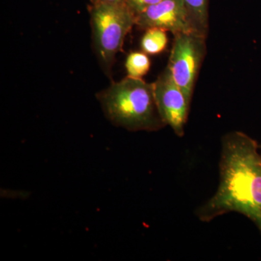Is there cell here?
Returning a JSON list of instances; mask_svg holds the SVG:
<instances>
[{
  "instance_id": "277c9868",
  "label": "cell",
  "mask_w": 261,
  "mask_h": 261,
  "mask_svg": "<svg viewBox=\"0 0 261 261\" xmlns=\"http://www.w3.org/2000/svg\"><path fill=\"white\" fill-rule=\"evenodd\" d=\"M207 37L193 32L174 35L167 68L191 103L196 81L207 53Z\"/></svg>"
},
{
  "instance_id": "9c48e42d",
  "label": "cell",
  "mask_w": 261,
  "mask_h": 261,
  "mask_svg": "<svg viewBox=\"0 0 261 261\" xmlns=\"http://www.w3.org/2000/svg\"><path fill=\"white\" fill-rule=\"evenodd\" d=\"M150 60L144 51H133L127 57L125 68L128 76L142 79L150 68Z\"/></svg>"
},
{
  "instance_id": "3957f363",
  "label": "cell",
  "mask_w": 261,
  "mask_h": 261,
  "mask_svg": "<svg viewBox=\"0 0 261 261\" xmlns=\"http://www.w3.org/2000/svg\"><path fill=\"white\" fill-rule=\"evenodd\" d=\"M94 49L108 75L117 53L123 48L127 34L136 25V16L126 4L96 3L90 10Z\"/></svg>"
},
{
  "instance_id": "30bf717a",
  "label": "cell",
  "mask_w": 261,
  "mask_h": 261,
  "mask_svg": "<svg viewBox=\"0 0 261 261\" xmlns=\"http://www.w3.org/2000/svg\"><path fill=\"white\" fill-rule=\"evenodd\" d=\"M161 1L162 0H126V5L135 16H137L146 8Z\"/></svg>"
},
{
  "instance_id": "ba28073f",
  "label": "cell",
  "mask_w": 261,
  "mask_h": 261,
  "mask_svg": "<svg viewBox=\"0 0 261 261\" xmlns=\"http://www.w3.org/2000/svg\"><path fill=\"white\" fill-rule=\"evenodd\" d=\"M166 31L152 28L145 31L141 40L142 51L148 55H158L163 53L167 47L168 39Z\"/></svg>"
},
{
  "instance_id": "5b68a950",
  "label": "cell",
  "mask_w": 261,
  "mask_h": 261,
  "mask_svg": "<svg viewBox=\"0 0 261 261\" xmlns=\"http://www.w3.org/2000/svg\"><path fill=\"white\" fill-rule=\"evenodd\" d=\"M153 85L156 103L163 121L172 128L176 136L184 137L190 102L167 67Z\"/></svg>"
},
{
  "instance_id": "8992f818",
  "label": "cell",
  "mask_w": 261,
  "mask_h": 261,
  "mask_svg": "<svg viewBox=\"0 0 261 261\" xmlns=\"http://www.w3.org/2000/svg\"><path fill=\"white\" fill-rule=\"evenodd\" d=\"M135 25L144 31L163 29L173 35L193 32L182 0H162L151 5L136 16Z\"/></svg>"
},
{
  "instance_id": "7a4b0ae2",
  "label": "cell",
  "mask_w": 261,
  "mask_h": 261,
  "mask_svg": "<svg viewBox=\"0 0 261 261\" xmlns=\"http://www.w3.org/2000/svg\"><path fill=\"white\" fill-rule=\"evenodd\" d=\"M106 117L130 132H156L166 126L160 114L153 83L127 76L97 94Z\"/></svg>"
},
{
  "instance_id": "52a82bcc",
  "label": "cell",
  "mask_w": 261,
  "mask_h": 261,
  "mask_svg": "<svg viewBox=\"0 0 261 261\" xmlns=\"http://www.w3.org/2000/svg\"><path fill=\"white\" fill-rule=\"evenodd\" d=\"M192 32L207 37L208 33L207 0H182Z\"/></svg>"
},
{
  "instance_id": "6da1fadb",
  "label": "cell",
  "mask_w": 261,
  "mask_h": 261,
  "mask_svg": "<svg viewBox=\"0 0 261 261\" xmlns=\"http://www.w3.org/2000/svg\"><path fill=\"white\" fill-rule=\"evenodd\" d=\"M217 191L196 210L208 223L238 213L250 220L261 233V153L256 141L241 132L226 134L221 142Z\"/></svg>"
},
{
  "instance_id": "8fae6325",
  "label": "cell",
  "mask_w": 261,
  "mask_h": 261,
  "mask_svg": "<svg viewBox=\"0 0 261 261\" xmlns=\"http://www.w3.org/2000/svg\"><path fill=\"white\" fill-rule=\"evenodd\" d=\"M96 3H108V4H126V0H97Z\"/></svg>"
},
{
  "instance_id": "7c38bea8",
  "label": "cell",
  "mask_w": 261,
  "mask_h": 261,
  "mask_svg": "<svg viewBox=\"0 0 261 261\" xmlns=\"http://www.w3.org/2000/svg\"><path fill=\"white\" fill-rule=\"evenodd\" d=\"M91 3H92V4H94V3H95L96 2H97V0H90Z\"/></svg>"
}]
</instances>
